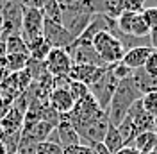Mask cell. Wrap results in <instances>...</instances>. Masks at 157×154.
<instances>
[{"mask_svg":"<svg viewBox=\"0 0 157 154\" xmlns=\"http://www.w3.org/2000/svg\"><path fill=\"white\" fill-rule=\"evenodd\" d=\"M143 97V93L139 91L136 81L130 77V79H123L118 83L116 90H114V95L109 102V107H107V120L111 125H118L123 122V118L127 116L128 109L132 107L134 102H137L139 99Z\"/></svg>","mask_w":157,"mask_h":154,"instance_id":"1","label":"cell"},{"mask_svg":"<svg viewBox=\"0 0 157 154\" xmlns=\"http://www.w3.org/2000/svg\"><path fill=\"white\" fill-rule=\"evenodd\" d=\"M91 45H93V48L97 50L100 59L107 67H113V65L120 63L123 59V56H125V52H127L125 47L121 45V41L116 36H113L111 32H107V30L97 32L93 41H91Z\"/></svg>","mask_w":157,"mask_h":154,"instance_id":"2","label":"cell"},{"mask_svg":"<svg viewBox=\"0 0 157 154\" xmlns=\"http://www.w3.org/2000/svg\"><path fill=\"white\" fill-rule=\"evenodd\" d=\"M23 6L20 0H6L0 6V39L21 32Z\"/></svg>","mask_w":157,"mask_h":154,"instance_id":"3","label":"cell"},{"mask_svg":"<svg viewBox=\"0 0 157 154\" xmlns=\"http://www.w3.org/2000/svg\"><path fill=\"white\" fill-rule=\"evenodd\" d=\"M118 83H120V81L113 75L111 68H107L105 74L100 77L95 84L89 86V95L95 99V102L98 104V107H100L102 111H107L109 102H111V99L114 95V90H116Z\"/></svg>","mask_w":157,"mask_h":154,"instance_id":"4","label":"cell"},{"mask_svg":"<svg viewBox=\"0 0 157 154\" xmlns=\"http://www.w3.org/2000/svg\"><path fill=\"white\" fill-rule=\"evenodd\" d=\"M45 67H47V72L54 79H59V77L70 75L73 61H71V56L68 54L66 48H52L47 59H45Z\"/></svg>","mask_w":157,"mask_h":154,"instance_id":"5","label":"cell"},{"mask_svg":"<svg viewBox=\"0 0 157 154\" xmlns=\"http://www.w3.org/2000/svg\"><path fill=\"white\" fill-rule=\"evenodd\" d=\"M107 127H109L107 113H102V115L88 120L86 124H82L80 127H77V133L80 136V140H86L89 145L102 144L104 136L107 133Z\"/></svg>","mask_w":157,"mask_h":154,"instance_id":"6","label":"cell"},{"mask_svg":"<svg viewBox=\"0 0 157 154\" xmlns=\"http://www.w3.org/2000/svg\"><path fill=\"white\" fill-rule=\"evenodd\" d=\"M43 13L39 9L32 7H23V18H21V38L25 39V43H30L32 39L41 38L43 36Z\"/></svg>","mask_w":157,"mask_h":154,"instance_id":"7","label":"cell"},{"mask_svg":"<svg viewBox=\"0 0 157 154\" xmlns=\"http://www.w3.org/2000/svg\"><path fill=\"white\" fill-rule=\"evenodd\" d=\"M93 16L88 13H78V11H63V22L61 25L68 30V34L73 39H77L84 30L88 29Z\"/></svg>","mask_w":157,"mask_h":154,"instance_id":"8","label":"cell"},{"mask_svg":"<svg viewBox=\"0 0 157 154\" xmlns=\"http://www.w3.org/2000/svg\"><path fill=\"white\" fill-rule=\"evenodd\" d=\"M43 38L48 41L52 48H68L75 41L63 25L52 23V22H47V20L43 23Z\"/></svg>","mask_w":157,"mask_h":154,"instance_id":"9","label":"cell"},{"mask_svg":"<svg viewBox=\"0 0 157 154\" xmlns=\"http://www.w3.org/2000/svg\"><path fill=\"white\" fill-rule=\"evenodd\" d=\"M127 116L132 120V124H134V127H136L137 135H141V133H148V131H154V129H155V118L150 115V113L145 111L141 99L132 104V107L128 109Z\"/></svg>","mask_w":157,"mask_h":154,"instance_id":"10","label":"cell"},{"mask_svg":"<svg viewBox=\"0 0 157 154\" xmlns=\"http://www.w3.org/2000/svg\"><path fill=\"white\" fill-rule=\"evenodd\" d=\"M48 104L54 111H57L61 116L68 115L75 106V99L71 97L66 86H56L48 95Z\"/></svg>","mask_w":157,"mask_h":154,"instance_id":"11","label":"cell"},{"mask_svg":"<svg viewBox=\"0 0 157 154\" xmlns=\"http://www.w3.org/2000/svg\"><path fill=\"white\" fill-rule=\"evenodd\" d=\"M109 67L102 68V67H88V65H73L71 70H70V81H77V83H82L86 86H91L95 84L100 77L105 74V70Z\"/></svg>","mask_w":157,"mask_h":154,"instance_id":"12","label":"cell"},{"mask_svg":"<svg viewBox=\"0 0 157 154\" xmlns=\"http://www.w3.org/2000/svg\"><path fill=\"white\" fill-rule=\"evenodd\" d=\"M54 135H56V140H57V144L63 147V149H66V147H71V145H80V136L78 133L75 131V127L70 124L66 118H63L61 116V122L56 125V129H54Z\"/></svg>","mask_w":157,"mask_h":154,"instance_id":"13","label":"cell"},{"mask_svg":"<svg viewBox=\"0 0 157 154\" xmlns=\"http://www.w3.org/2000/svg\"><path fill=\"white\" fill-rule=\"evenodd\" d=\"M152 50L154 48L150 47V45H143V47H134V48H128L127 52H125V56L121 59V63L128 67L130 70H141V68L145 67V63H147L148 56L152 54Z\"/></svg>","mask_w":157,"mask_h":154,"instance_id":"14","label":"cell"},{"mask_svg":"<svg viewBox=\"0 0 157 154\" xmlns=\"http://www.w3.org/2000/svg\"><path fill=\"white\" fill-rule=\"evenodd\" d=\"M27 48H29V58L34 59V61H45L47 56H48V52L52 50L50 43L43 36L32 39L30 43H27Z\"/></svg>","mask_w":157,"mask_h":154,"instance_id":"15","label":"cell"},{"mask_svg":"<svg viewBox=\"0 0 157 154\" xmlns=\"http://www.w3.org/2000/svg\"><path fill=\"white\" fill-rule=\"evenodd\" d=\"M102 145L107 149L109 154H116L121 147H123V140H121V135H120V131H118V127H114V125L109 124L107 127V133H105V136H104V142H102Z\"/></svg>","mask_w":157,"mask_h":154,"instance_id":"16","label":"cell"},{"mask_svg":"<svg viewBox=\"0 0 157 154\" xmlns=\"http://www.w3.org/2000/svg\"><path fill=\"white\" fill-rule=\"evenodd\" d=\"M29 54H7L6 56V67L4 70L9 74H18L21 70H25L29 65Z\"/></svg>","mask_w":157,"mask_h":154,"instance_id":"17","label":"cell"},{"mask_svg":"<svg viewBox=\"0 0 157 154\" xmlns=\"http://www.w3.org/2000/svg\"><path fill=\"white\" fill-rule=\"evenodd\" d=\"M63 11H78V13H88L93 14V0H57Z\"/></svg>","mask_w":157,"mask_h":154,"instance_id":"18","label":"cell"},{"mask_svg":"<svg viewBox=\"0 0 157 154\" xmlns=\"http://www.w3.org/2000/svg\"><path fill=\"white\" fill-rule=\"evenodd\" d=\"M132 145L137 149V152L150 154L152 152V149L155 147V131H148V133H141V135H137Z\"/></svg>","mask_w":157,"mask_h":154,"instance_id":"19","label":"cell"},{"mask_svg":"<svg viewBox=\"0 0 157 154\" xmlns=\"http://www.w3.org/2000/svg\"><path fill=\"white\" fill-rule=\"evenodd\" d=\"M4 43H6V52L7 54H29L27 43L21 38V34H13V36L4 39Z\"/></svg>","mask_w":157,"mask_h":154,"instance_id":"20","label":"cell"},{"mask_svg":"<svg viewBox=\"0 0 157 154\" xmlns=\"http://www.w3.org/2000/svg\"><path fill=\"white\" fill-rule=\"evenodd\" d=\"M41 13H43V18L47 20V22L61 25V22H63V9L57 4V0H48L45 4V7L41 9Z\"/></svg>","mask_w":157,"mask_h":154,"instance_id":"21","label":"cell"},{"mask_svg":"<svg viewBox=\"0 0 157 154\" xmlns=\"http://www.w3.org/2000/svg\"><path fill=\"white\" fill-rule=\"evenodd\" d=\"M118 131H120L121 140H123V144L125 145H132L134 144V140H136V136H137V131H136V127H134L132 120H130L128 116H125L123 122L118 125Z\"/></svg>","mask_w":157,"mask_h":154,"instance_id":"22","label":"cell"},{"mask_svg":"<svg viewBox=\"0 0 157 154\" xmlns=\"http://www.w3.org/2000/svg\"><path fill=\"white\" fill-rule=\"evenodd\" d=\"M66 88L70 90L71 97L75 99V102H78V100H82V99H86L89 95V88L86 84H82V83H77V81H70Z\"/></svg>","mask_w":157,"mask_h":154,"instance_id":"23","label":"cell"},{"mask_svg":"<svg viewBox=\"0 0 157 154\" xmlns=\"http://www.w3.org/2000/svg\"><path fill=\"white\" fill-rule=\"evenodd\" d=\"M141 102H143L145 111L150 113V115L157 120V91H152V93L143 95V97H141Z\"/></svg>","mask_w":157,"mask_h":154,"instance_id":"24","label":"cell"},{"mask_svg":"<svg viewBox=\"0 0 157 154\" xmlns=\"http://www.w3.org/2000/svg\"><path fill=\"white\" fill-rule=\"evenodd\" d=\"M36 154H64V149L59 144H54V142H50V140H45V142L38 144Z\"/></svg>","mask_w":157,"mask_h":154,"instance_id":"25","label":"cell"},{"mask_svg":"<svg viewBox=\"0 0 157 154\" xmlns=\"http://www.w3.org/2000/svg\"><path fill=\"white\" fill-rule=\"evenodd\" d=\"M147 7V0H121L123 13H141Z\"/></svg>","mask_w":157,"mask_h":154,"instance_id":"26","label":"cell"},{"mask_svg":"<svg viewBox=\"0 0 157 154\" xmlns=\"http://www.w3.org/2000/svg\"><path fill=\"white\" fill-rule=\"evenodd\" d=\"M111 68V72H113V75L116 77L118 81H123V79H130V77L134 75V70H130L128 67H125L121 61L120 63H116V65H113Z\"/></svg>","mask_w":157,"mask_h":154,"instance_id":"27","label":"cell"},{"mask_svg":"<svg viewBox=\"0 0 157 154\" xmlns=\"http://www.w3.org/2000/svg\"><path fill=\"white\" fill-rule=\"evenodd\" d=\"M143 72L150 77H157V50H152V54L148 56L147 63L143 67Z\"/></svg>","mask_w":157,"mask_h":154,"instance_id":"28","label":"cell"},{"mask_svg":"<svg viewBox=\"0 0 157 154\" xmlns=\"http://www.w3.org/2000/svg\"><path fill=\"white\" fill-rule=\"evenodd\" d=\"M141 14H143L145 22L148 23L150 30L157 29V7H145L141 11Z\"/></svg>","mask_w":157,"mask_h":154,"instance_id":"29","label":"cell"},{"mask_svg":"<svg viewBox=\"0 0 157 154\" xmlns=\"http://www.w3.org/2000/svg\"><path fill=\"white\" fill-rule=\"evenodd\" d=\"M64 154H93V151L88 145H71L64 149Z\"/></svg>","mask_w":157,"mask_h":154,"instance_id":"30","label":"cell"},{"mask_svg":"<svg viewBox=\"0 0 157 154\" xmlns=\"http://www.w3.org/2000/svg\"><path fill=\"white\" fill-rule=\"evenodd\" d=\"M20 2H21L23 7H32V9H39L41 11L48 0H20Z\"/></svg>","mask_w":157,"mask_h":154,"instance_id":"31","label":"cell"},{"mask_svg":"<svg viewBox=\"0 0 157 154\" xmlns=\"http://www.w3.org/2000/svg\"><path fill=\"white\" fill-rule=\"evenodd\" d=\"M11 106H13L11 100H7V99H0V120L7 115V111L11 109Z\"/></svg>","mask_w":157,"mask_h":154,"instance_id":"32","label":"cell"},{"mask_svg":"<svg viewBox=\"0 0 157 154\" xmlns=\"http://www.w3.org/2000/svg\"><path fill=\"white\" fill-rule=\"evenodd\" d=\"M116 154H139V152H137V149L134 145H123Z\"/></svg>","mask_w":157,"mask_h":154,"instance_id":"33","label":"cell"},{"mask_svg":"<svg viewBox=\"0 0 157 154\" xmlns=\"http://www.w3.org/2000/svg\"><path fill=\"white\" fill-rule=\"evenodd\" d=\"M150 47L154 50H157V29L150 30Z\"/></svg>","mask_w":157,"mask_h":154,"instance_id":"34","label":"cell"},{"mask_svg":"<svg viewBox=\"0 0 157 154\" xmlns=\"http://www.w3.org/2000/svg\"><path fill=\"white\" fill-rule=\"evenodd\" d=\"M0 154H7V149H6V145L0 142Z\"/></svg>","mask_w":157,"mask_h":154,"instance_id":"35","label":"cell"},{"mask_svg":"<svg viewBox=\"0 0 157 154\" xmlns=\"http://www.w3.org/2000/svg\"><path fill=\"white\" fill-rule=\"evenodd\" d=\"M139 154H147V152H139Z\"/></svg>","mask_w":157,"mask_h":154,"instance_id":"36","label":"cell"},{"mask_svg":"<svg viewBox=\"0 0 157 154\" xmlns=\"http://www.w3.org/2000/svg\"><path fill=\"white\" fill-rule=\"evenodd\" d=\"M0 36H2V34H0Z\"/></svg>","mask_w":157,"mask_h":154,"instance_id":"37","label":"cell"}]
</instances>
